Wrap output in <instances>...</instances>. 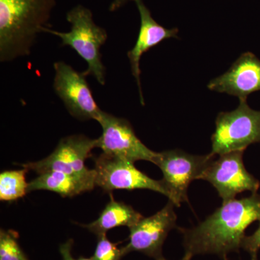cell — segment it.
<instances>
[{"label":"cell","instance_id":"1","mask_svg":"<svg viewBox=\"0 0 260 260\" xmlns=\"http://www.w3.org/2000/svg\"><path fill=\"white\" fill-rule=\"evenodd\" d=\"M260 220V194L224 202L211 215L196 227L180 229L184 256L191 259L198 254H217L228 260L229 253L239 251L245 231Z\"/></svg>","mask_w":260,"mask_h":260},{"label":"cell","instance_id":"2","mask_svg":"<svg viewBox=\"0 0 260 260\" xmlns=\"http://www.w3.org/2000/svg\"><path fill=\"white\" fill-rule=\"evenodd\" d=\"M56 0H0V61L28 56Z\"/></svg>","mask_w":260,"mask_h":260},{"label":"cell","instance_id":"3","mask_svg":"<svg viewBox=\"0 0 260 260\" xmlns=\"http://www.w3.org/2000/svg\"><path fill=\"white\" fill-rule=\"evenodd\" d=\"M71 25L69 32H60L49 28L44 32L61 39V47H69L85 61L88 68L83 74L93 76L102 85L106 84V68L102 61L101 48L107 42V30L94 22L92 12L83 5H78L67 13Z\"/></svg>","mask_w":260,"mask_h":260},{"label":"cell","instance_id":"4","mask_svg":"<svg viewBox=\"0 0 260 260\" xmlns=\"http://www.w3.org/2000/svg\"><path fill=\"white\" fill-rule=\"evenodd\" d=\"M211 141L210 153L214 155L244 151L249 145L260 143V111L251 109L246 100H240L235 110L217 116Z\"/></svg>","mask_w":260,"mask_h":260},{"label":"cell","instance_id":"5","mask_svg":"<svg viewBox=\"0 0 260 260\" xmlns=\"http://www.w3.org/2000/svg\"><path fill=\"white\" fill-rule=\"evenodd\" d=\"M215 155H191L180 150H167L157 154L153 164L161 170L164 181L176 206L188 201V188L191 181L200 179Z\"/></svg>","mask_w":260,"mask_h":260},{"label":"cell","instance_id":"6","mask_svg":"<svg viewBox=\"0 0 260 260\" xmlns=\"http://www.w3.org/2000/svg\"><path fill=\"white\" fill-rule=\"evenodd\" d=\"M97 121L102 126V133L96 139V148L102 149V153L132 162H154L158 153L140 141L126 119L103 111Z\"/></svg>","mask_w":260,"mask_h":260},{"label":"cell","instance_id":"7","mask_svg":"<svg viewBox=\"0 0 260 260\" xmlns=\"http://www.w3.org/2000/svg\"><path fill=\"white\" fill-rule=\"evenodd\" d=\"M54 92L72 116L80 120H99L103 111L98 106L83 73L64 61L54 63Z\"/></svg>","mask_w":260,"mask_h":260},{"label":"cell","instance_id":"8","mask_svg":"<svg viewBox=\"0 0 260 260\" xmlns=\"http://www.w3.org/2000/svg\"><path fill=\"white\" fill-rule=\"evenodd\" d=\"M95 184L107 192L117 189H144L165 195L169 200L172 194L162 180H155L140 172L134 162L108 156L102 153L95 159Z\"/></svg>","mask_w":260,"mask_h":260},{"label":"cell","instance_id":"9","mask_svg":"<svg viewBox=\"0 0 260 260\" xmlns=\"http://www.w3.org/2000/svg\"><path fill=\"white\" fill-rule=\"evenodd\" d=\"M243 150L229 152L214 158L200 179L210 182L224 202L235 199L244 191L257 192L260 182L248 172L243 162Z\"/></svg>","mask_w":260,"mask_h":260},{"label":"cell","instance_id":"10","mask_svg":"<svg viewBox=\"0 0 260 260\" xmlns=\"http://www.w3.org/2000/svg\"><path fill=\"white\" fill-rule=\"evenodd\" d=\"M176 206L169 200L167 205L148 218L143 217L138 223L129 228V242L121 247L122 256L133 251H139L155 260L162 257V246L168 234L177 226Z\"/></svg>","mask_w":260,"mask_h":260},{"label":"cell","instance_id":"11","mask_svg":"<svg viewBox=\"0 0 260 260\" xmlns=\"http://www.w3.org/2000/svg\"><path fill=\"white\" fill-rule=\"evenodd\" d=\"M96 139L83 135H70L60 140L54 151L47 158L20 166L39 174L50 172L68 174L85 172L89 169L85 166V160L91 155L92 150L96 148Z\"/></svg>","mask_w":260,"mask_h":260},{"label":"cell","instance_id":"12","mask_svg":"<svg viewBox=\"0 0 260 260\" xmlns=\"http://www.w3.org/2000/svg\"><path fill=\"white\" fill-rule=\"evenodd\" d=\"M208 88L246 100L248 95L260 90L259 59L252 53H244L226 73L212 80Z\"/></svg>","mask_w":260,"mask_h":260},{"label":"cell","instance_id":"13","mask_svg":"<svg viewBox=\"0 0 260 260\" xmlns=\"http://www.w3.org/2000/svg\"><path fill=\"white\" fill-rule=\"evenodd\" d=\"M135 2L140 16V28L138 39L134 47L128 51L127 56L131 66L132 73L138 84L140 102L144 104L141 82H140V63L142 56L151 48L158 45L166 39L177 38L178 29H167L159 25L150 14V10L145 6L143 0H133Z\"/></svg>","mask_w":260,"mask_h":260},{"label":"cell","instance_id":"14","mask_svg":"<svg viewBox=\"0 0 260 260\" xmlns=\"http://www.w3.org/2000/svg\"><path fill=\"white\" fill-rule=\"evenodd\" d=\"M95 184V172L88 169L86 172L68 174L59 172H46L28 183V192L34 191H50L64 198H73L93 190Z\"/></svg>","mask_w":260,"mask_h":260},{"label":"cell","instance_id":"15","mask_svg":"<svg viewBox=\"0 0 260 260\" xmlns=\"http://www.w3.org/2000/svg\"><path fill=\"white\" fill-rule=\"evenodd\" d=\"M143 218V215L136 211L129 205L116 201L111 198V201L107 205L100 216L84 227L90 232L96 234L97 237L107 234L111 229L116 227H133Z\"/></svg>","mask_w":260,"mask_h":260},{"label":"cell","instance_id":"16","mask_svg":"<svg viewBox=\"0 0 260 260\" xmlns=\"http://www.w3.org/2000/svg\"><path fill=\"white\" fill-rule=\"evenodd\" d=\"M28 169L5 171L0 174V200L13 201L23 198L28 192L25 175Z\"/></svg>","mask_w":260,"mask_h":260},{"label":"cell","instance_id":"17","mask_svg":"<svg viewBox=\"0 0 260 260\" xmlns=\"http://www.w3.org/2000/svg\"><path fill=\"white\" fill-rule=\"evenodd\" d=\"M0 260H28L20 249L14 233L1 230Z\"/></svg>","mask_w":260,"mask_h":260},{"label":"cell","instance_id":"18","mask_svg":"<svg viewBox=\"0 0 260 260\" xmlns=\"http://www.w3.org/2000/svg\"><path fill=\"white\" fill-rule=\"evenodd\" d=\"M123 257L121 249L109 241L107 234L98 237V243L92 258L94 260H120Z\"/></svg>","mask_w":260,"mask_h":260},{"label":"cell","instance_id":"19","mask_svg":"<svg viewBox=\"0 0 260 260\" xmlns=\"http://www.w3.org/2000/svg\"><path fill=\"white\" fill-rule=\"evenodd\" d=\"M241 248L251 254V260H257L256 254L260 249V220L259 227L256 232L252 235L245 236L242 239Z\"/></svg>","mask_w":260,"mask_h":260},{"label":"cell","instance_id":"20","mask_svg":"<svg viewBox=\"0 0 260 260\" xmlns=\"http://www.w3.org/2000/svg\"><path fill=\"white\" fill-rule=\"evenodd\" d=\"M72 246H73V241L72 240H69L68 242H65L60 245L59 251H60L62 260H94L92 257H80L78 259H75L72 255Z\"/></svg>","mask_w":260,"mask_h":260},{"label":"cell","instance_id":"21","mask_svg":"<svg viewBox=\"0 0 260 260\" xmlns=\"http://www.w3.org/2000/svg\"><path fill=\"white\" fill-rule=\"evenodd\" d=\"M127 1L128 0H114L111 4L109 10H110V11H115V10L122 7Z\"/></svg>","mask_w":260,"mask_h":260},{"label":"cell","instance_id":"22","mask_svg":"<svg viewBox=\"0 0 260 260\" xmlns=\"http://www.w3.org/2000/svg\"><path fill=\"white\" fill-rule=\"evenodd\" d=\"M157 260H167L165 258L162 256V257L160 258V259H157ZM181 260H191L190 258L186 257V256H184V257L182 258Z\"/></svg>","mask_w":260,"mask_h":260}]
</instances>
